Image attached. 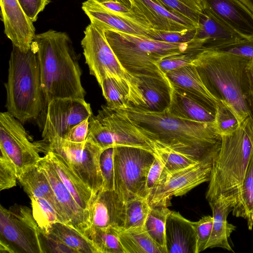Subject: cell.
I'll use <instances>...</instances> for the list:
<instances>
[{
    "label": "cell",
    "instance_id": "obj_1",
    "mask_svg": "<svg viewBox=\"0 0 253 253\" xmlns=\"http://www.w3.org/2000/svg\"><path fill=\"white\" fill-rule=\"evenodd\" d=\"M126 112L149 144L168 147L199 162L215 155L221 136L214 123L191 121L177 117L167 109L157 112L133 106L121 109Z\"/></svg>",
    "mask_w": 253,
    "mask_h": 253
},
{
    "label": "cell",
    "instance_id": "obj_2",
    "mask_svg": "<svg viewBox=\"0 0 253 253\" xmlns=\"http://www.w3.org/2000/svg\"><path fill=\"white\" fill-rule=\"evenodd\" d=\"M31 47L39 60L46 106L56 98L84 99L79 58L66 33L50 29L36 34Z\"/></svg>",
    "mask_w": 253,
    "mask_h": 253
},
{
    "label": "cell",
    "instance_id": "obj_3",
    "mask_svg": "<svg viewBox=\"0 0 253 253\" xmlns=\"http://www.w3.org/2000/svg\"><path fill=\"white\" fill-rule=\"evenodd\" d=\"M251 59L232 53L203 48L192 65L207 88L224 101L239 124L250 115L247 68Z\"/></svg>",
    "mask_w": 253,
    "mask_h": 253
},
{
    "label": "cell",
    "instance_id": "obj_4",
    "mask_svg": "<svg viewBox=\"0 0 253 253\" xmlns=\"http://www.w3.org/2000/svg\"><path fill=\"white\" fill-rule=\"evenodd\" d=\"M253 152V118L250 115L231 134L221 136L206 193L209 202L219 198L236 204Z\"/></svg>",
    "mask_w": 253,
    "mask_h": 253
},
{
    "label": "cell",
    "instance_id": "obj_5",
    "mask_svg": "<svg viewBox=\"0 0 253 253\" xmlns=\"http://www.w3.org/2000/svg\"><path fill=\"white\" fill-rule=\"evenodd\" d=\"M104 34L121 65L135 77L148 76L169 80L158 66L160 60L188 50L203 48L196 39L187 42L170 43L111 28L104 29Z\"/></svg>",
    "mask_w": 253,
    "mask_h": 253
},
{
    "label": "cell",
    "instance_id": "obj_6",
    "mask_svg": "<svg viewBox=\"0 0 253 253\" xmlns=\"http://www.w3.org/2000/svg\"><path fill=\"white\" fill-rule=\"evenodd\" d=\"M5 84V107L22 124L37 118L45 105L38 55L31 47L27 52L12 45Z\"/></svg>",
    "mask_w": 253,
    "mask_h": 253
},
{
    "label": "cell",
    "instance_id": "obj_7",
    "mask_svg": "<svg viewBox=\"0 0 253 253\" xmlns=\"http://www.w3.org/2000/svg\"><path fill=\"white\" fill-rule=\"evenodd\" d=\"M81 45L90 74L95 77L100 86L105 78H114L128 91L130 105L144 107L145 100L138 78L121 65L106 39L104 29L90 22L85 28Z\"/></svg>",
    "mask_w": 253,
    "mask_h": 253
},
{
    "label": "cell",
    "instance_id": "obj_8",
    "mask_svg": "<svg viewBox=\"0 0 253 253\" xmlns=\"http://www.w3.org/2000/svg\"><path fill=\"white\" fill-rule=\"evenodd\" d=\"M87 139L102 150L129 146L143 148L153 152L146 138L125 111L103 105L96 116L89 118Z\"/></svg>",
    "mask_w": 253,
    "mask_h": 253
},
{
    "label": "cell",
    "instance_id": "obj_9",
    "mask_svg": "<svg viewBox=\"0 0 253 253\" xmlns=\"http://www.w3.org/2000/svg\"><path fill=\"white\" fill-rule=\"evenodd\" d=\"M155 158L153 152L143 148L114 147V190L124 202L148 198L146 180Z\"/></svg>",
    "mask_w": 253,
    "mask_h": 253
},
{
    "label": "cell",
    "instance_id": "obj_10",
    "mask_svg": "<svg viewBox=\"0 0 253 253\" xmlns=\"http://www.w3.org/2000/svg\"><path fill=\"white\" fill-rule=\"evenodd\" d=\"M0 253H43L40 229L27 206H0Z\"/></svg>",
    "mask_w": 253,
    "mask_h": 253
},
{
    "label": "cell",
    "instance_id": "obj_11",
    "mask_svg": "<svg viewBox=\"0 0 253 253\" xmlns=\"http://www.w3.org/2000/svg\"><path fill=\"white\" fill-rule=\"evenodd\" d=\"M46 150L60 155L91 190L94 198L102 190L103 179L99 159L103 150L92 141L86 138L84 142H75L56 138L47 143Z\"/></svg>",
    "mask_w": 253,
    "mask_h": 253
},
{
    "label": "cell",
    "instance_id": "obj_12",
    "mask_svg": "<svg viewBox=\"0 0 253 253\" xmlns=\"http://www.w3.org/2000/svg\"><path fill=\"white\" fill-rule=\"evenodd\" d=\"M46 146L42 140L32 142L22 123L8 111L0 113V150L14 164L18 177L37 165Z\"/></svg>",
    "mask_w": 253,
    "mask_h": 253
},
{
    "label": "cell",
    "instance_id": "obj_13",
    "mask_svg": "<svg viewBox=\"0 0 253 253\" xmlns=\"http://www.w3.org/2000/svg\"><path fill=\"white\" fill-rule=\"evenodd\" d=\"M92 115L90 105L84 99L64 98L51 100L47 105L42 141L47 143L56 138L65 139L74 126Z\"/></svg>",
    "mask_w": 253,
    "mask_h": 253
},
{
    "label": "cell",
    "instance_id": "obj_14",
    "mask_svg": "<svg viewBox=\"0 0 253 253\" xmlns=\"http://www.w3.org/2000/svg\"><path fill=\"white\" fill-rule=\"evenodd\" d=\"M215 155L168 175L149 194L150 206L168 207L173 197L184 195L199 185L209 181L212 162Z\"/></svg>",
    "mask_w": 253,
    "mask_h": 253
},
{
    "label": "cell",
    "instance_id": "obj_15",
    "mask_svg": "<svg viewBox=\"0 0 253 253\" xmlns=\"http://www.w3.org/2000/svg\"><path fill=\"white\" fill-rule=\"evenodd\" d=\"M49 180L62 207L67 224L85 236L90 226L89 212L82 209L64 185L48 157L45 154L37 164Z\"/></svg>",
    "mask_w": 253,
    "mask_h": 253
},
{
    "label": "cell",
    "instance_id": "obj_16",
    "mask_svg": "<svg viewBox=\"0 0 253 253\" xmlns=\"http://www.w3.org/2000/svg\"><path fill=\"white\" fill-rule=\"evenodd\" d=\"M1 20L4 33L12 45L27 52L36 35L33 22L29 18L18 0H0Z\"/></svg>",
    "mask_w": 253,
    "mask_h": 253
},
{
    "label": "cell",
    "instance_id": "obj_17",
    "mask_svg": "<svg viewBox=\"0 0 253 253\" xmlns=\"http://www.w3.org/2000/svg\"><path fill=\"white\" fill-rule=\"evenodd\" d=\"M131 9L157 31L181 32L195 30L198 25L170 11L153 0H131Z\"/></svg>",
    "mask_w": 253,
    "mask_h": 253
},
{
    "label": "cell",
    "instance_id": "obj_18",
    "mask_svg": "<svg viewBox=\"0 0 253 253\" xmlns=\"http://www.w3.org/2000/svg\"><path fill=\"white\" fill-rule=\"evenodd\" d=\"M89 211L90 226L112 227L120 231L124 229L126 203L114 190H101L94 199Z\"/></svg>",
    "mask_w": 253,
    "mask_h": 253
},
{
    "label": "cell",
    "instance_id": "obj_19",
    "mask_svg": "<svg viewBox=\"0 0 253 253\" xmlns=\"http://www.w3.org/2000/svg\"><path fill=\"white\" fill-rule=\"evenodd\" d=\"M205 8L245 39H253V12L239 0H204Z\"/></svg>",
    "mask_w": 253,
    "mask_h": 253
},
{
    "label": "cell",
    "instance_id": "obj_20",
    "mask_svg": "<svg viewBox=\"0 0 253 253\" xmlns=\"http://www.w3.org/2000/svg\"><path fill=\"white\" fill-rule=\"evenodd\" d=\"M82 8L91 23L103 29H114L150 39L157 31L134 24L105 7L99 0H86L82 3Z\"/></svg>",
    "mask_w": 253,
    "mask_h": 253
},
{
    "label": "cell",
    "instance_id": "obj_21",
    "mask_svg": "<svg viewBox=\"0 0 253 253\" xmlns=\"http://www.w3.org/2000/svg\"><path fill=\"white\" fill-rule=\"evenodd\" d=\"M167 253H196V237L193 221L178 212L170 211L165 231Z\"/></svg>",
    "mask_w": 253,
    "mask_h": 253
},
{
    "label": "cell",
    "instance_id": "obj_22",
    "mask_svg": "<svg viewBox=\"0 0 253 253\" xmlns=\"http://www.w3.org/2000/svg\"><path fill=\"white\" fill-rule=\"evenodd\" d=\"M196 39L203 43L204 48L216 49L244 38L205 8L200 15Z\"/></svg>",
    "mask_w": 253,
    "mask_h": 253
},
{
    "label": "cell",
    "instance_id": "obj_23",
    "mask_svg": "<svg viewBox=\"0 0 253 253\" xmlns=\"http://www.w3.org/2000/svg\"><path fill=\"white\" fill-rule=\"evenodd\" d=\"M171 84L178 87L215 112L218 100L204 84L195 66L192 64L168 72Z\"/></svg>",
    "mask_w": 253,
    "mask_h": 253
},
{
    "label": "cell",
    "instance_id": "obj_24",
    "mask_svg": "<svg viewBox=\"0 0 253 253\" xmlns=\"http://www.w3.org/2000/svg\"><path fill=\"white\" fill-rule=\"evenodd\" d=\"M170 105L167 110L172 115L185 120L213 123L215 111L182 89L172 85Z\"/></svg>",
    "mask_w": 253,
    "mask_h": 253
},
{
    "label": "cell",
    "instance_id": "obj_25",
    "mask_svg": "<svg viewBox=\"0 0 253 253\" xmlns=\"http://www.w3.org/2000/svg\"><path fill=\"white\" fill-rule=\"evenodd\" d=\"M209 203L212 212L213 224L206 249L217 247L234 252L229 244V239L236 227L228 222L227 216L232 211L235 203L223 198Z\"/></svg>",
    "mask_w": 253,
    "mask_h": 253
},
{
    "label": "cell",
    "instance_id": "obj_26",
    "mask_svg": "<svg viewBox=\"0 0 253 253\" xmlns=\"http://www.w3.org/2000/svg\"><path fill=\"white\" fill-rule=\"evenodd\" d=\"M45 154L78 205L89 212L90 207L95 198L91 190L74 173L60 155L50 151H47Z\"/></svg>",
    "mask_w": 253,
    "mask_h": 253
},
{
    "label": "cell",
    "instance_id": "obj_27",
    "mask_svg": "<svg viewBox=\"0 0 253 253\" xmlns=\"http://www.w3.org/2000/svg\"><path fill=\"white\" fill-rule=\"evenodd\" d=\"M18 180L29 197L45 199L57 212L63 223L68 224L49 180L37 165L20 175Z\"/></svg>",
    "mask_w": 253,
    "mask_h": 253
},
{
    "label": "cell",
    "instance_id": "obj_28",
    "mask_svg": "<svg viewBox=\"0 0 253 253\" xmlns=\"http://www.w3.org/2000/svg\"><path fill=\"white\" fill-rule=\"evenodd\" d=\"M137 78L138 86L145 100L144 107L142 109L157 112L168 109L170 103L172 91L169 81L148 76Z\"/></svg>",
    "mask_w": 253,
    "mask_h": 253
},
{
    "label": "cell",
    "instance_id": "obj_29",
    "mask_svg": "<svg viewBox=\"0 0 253 253\" xmlns=\"http://www.w3.org/2000/svg\"><path fill=\"white\" fill-rule=\"evenodd\" d=\"M119 237L125 253H166L143 227L122 230L120 232Z\"/></svg>",
    "mask_w": 253,
    "mask_h": 253
},
{
    "label": "cell",
    "instance_id": "obj_30",
    "mask_svg": "<svg viewBox=\"0 0 253 253\" xmlns=\"http://www.w3.org/2000/svg\"><path fill=\"white\" fill-rule=\"evenodd\" d=\"M232 214L247 220L248 227H253V152L246 174L236 197Z\"/></svg>",
    "mask_w": 253,
    "mask_h": 253
},
{
    "label": "cell",
    "instance_id": "obj_31",
    "mask_svg": "<svg viewBox=\"0 0 253 253\" xmlns=\"http://www.w3.org/2000/svg\"><path fill=\"white\" fill-rule=\"evenodd\" d=\"M49 232L76 253H98L88 238L68 224L60 222L54 223Z\"/></svg>",
    "mask_w": 253,
    "mask_h": 253
},
{
    "label": "cell",
    "instance_id": "obj_32",
    "mask_svg": "<svg viewBox=\"0 0 253 253\" xmlns=\"http://www.w3.org/2000/svg\"><path fill=\"white\" fill-rule=\"evenodd\" d=\"M120 232L112 227L90 226L85 236L91 241L98 253H125L120 240Z\"/></svg>",
    "mask_w": 253,
    "mask_h": 253
},
{
    "label": "cell",
    "instance_id": "obj_33",
    "mask_svg": "<svg viewBox=\"0 0 253 253\" xmlns=\"http://www.w3.org/2000/svg\"><path fill=\"white\" fill-rule=\"evenodd\" d=\"M149 145L154 155L163 165L165 179L168 175L198 162L168 147L153 142L149 143Z\"/></svg>",
    "mask_w": 253,
    "mask_h": 253
},
{
    "label": "cell",
    "instance_id": "obj_34",
    "mask_svg": "<svg viewBox=\"0 0 253 253\" xmlns=\"http://www.w3.org/2000/svg\"><path fill=\"white\" fill-rule=\"evenodd\" d=\"M171 211L168 207L157 206L150 209L144 225V228L153 240L166 253L165 231L167 217Z\"/></svg>",
    "mask_w": 253,
    "mask_h": 253
},
{
    "label": "cell",
    "instance_id": "obj_35",
    "mask_svg": "<svg viewBox=\"0 0 253 253\" xmlns=\"http://www.w3.org/2000/svg\"><path fill=\"white\" fill-rule=\"evenodd\" d=\"M33 217L41 231L49 233L52 225L62 221L57 212L45 199L29 196Z\"/></svg>",
    "mask_w": 253,
    "mask_h": 253
},
{
    "label": "cell",
    "instance_id": "obj_36",
    "mask_svg": "<svg viewBox=\"0 0 253 253\" xmlns=\"http://www.w3.org/2000/svg\"><path fill=\"white\" fill-rule=\"evenodd\" d=\"M100 86L108 107L125 109L129 105L128 91L116 79L106 78Z\"/></svg>",
    "mask_w": 253,
    "mask_h": 253
},
{
    "label": "cell",
    "instance_id": "obj_37",
    "mask_svg": "<svg viewBox=\"0 0 253 253\" xmlns=\"http://www.w3.org/2000/svg\"><path fill=\"white\" fill-rule=\"evenodd\" d=\"M150 206L147 197H138L126 202V219L124 230L144 227Z\"/></svg>",
    "mask_w": 253,
    "mask_h": 253
},
{
    "label": "cell",
    "instance_id": "obj_38",
    "mask_svg": "<svg viewBox=\"0 0 253 253\" xmlns=\"http://www.w3.org/2000/svg\"><path fill=\"white\" fill-rule=\"evenodd\" d=\"M213 123L215 130L221 136L231 134L240 125L231 110L222 100L217 104Z\"/></svg>",
    "mask_w": 253,
    "mask_h": 253
},
{
    "label": "cell",
    "instance_id": "obj_39",
    "mask_svg": "<svg viewBox=\"0 0 253 253\" xmlns=\"http://www.w3.org/2000/svg\"><path fill=\"white\" fill-rule=\"evenodd\" d=\"M202 49H192L167 56L158 62V66L166 75L169 71L191 65L197 54Z\"/></svg>",
    "mask_w": 253,
    "mask_h": 253
},
{
    "label": "cell",
    "instance_id": "obj_40",
    "mask_svg": "<svg viewBox=\"0 0 253 253\" xmlns=\"http://www.w3.org/2000/svg\"><path fill=\"white\" fill-rule=\"evenodd\" d=\"M114 147L104 150L100 156V169L103 179V190H114Z\"/></svg>",
    "mask_w": 253,
    "mask_h": 253
},
{
    "label": "cell",
    "instance_id": "obj_41",
    "mask_svg": "<svg viewBox=\"0 0 253 253\" xmlns=\"http://www.w3.org/2000/svg\"><path fill=\"white\" fill-rule=\"evenodd\" d=\"M18 176L15 166L2 150L0 156V190L9 189L16 185Z\"/></svg>",
    "mask_w": 253,
    "mask_h": 253
},
{
    "label": "cell",
    "instance_id": "obj_42",
    "mask_svg": "<svg viewBox=\"0 0 253 253\" xmlns=\"http://www.w3.org/2000/svg\"><path fill=\"white\" fill-rule=\"evenodd\" d=\"M193 223L196 237V253H199L206 249L212 231L213 217L204 216Z\"/></svg>",
    "mask_w": 253,
    "mask_h": 253
},
{
    "label": "cell",
    "instance_id": "obj_43",
    "mask_svg": "<svg viewBox=\"0 0 253 253\" xmlns=\"http://www.w3.org/2000/svg\"><path fill=\"white\" fill-rule=\"evenodd\" d=\"M40 238L43 253H76L50 233L40 230Z\"/></svg>",
    "mask_w": 253,
    "mask_h": 253
},
{
    "label": "cell",
    "instance_id": "obj_44",
    "mask_svg": "<svg viewBox=\"0 0 253 253\" xmlns=\"http://www.w3.org/2000/svg\"><path fill=\"white\" fill-rule=\"evenodd\" d=\"M196 29L181 32L157 31L151 39L170 43L190 42L196 39Z\"/></svg>",
    "mask_w": 253,
    "mask_h": 253
},
{
    "label": "cell",
    "instance_id": "obj_45",
    "mask_svg": "<svg viewBox=\"0 0 253 253\" xmlns=\"http://www.w3.org/2000/svg\"><path fill=\"white\" fill-rule=\"evenodd\" d=\"M167 9L175 12L197 24L200 13L193 9L179 0H153Z\"/></svg>",
    "mask_w": 253,
    "mask_h": 253
},
{
    "label": "cell",
    "instance_id": "obj_46",
    "mask_svg": "<svg viewBox=\"0 0 253 253\" xmlns=\"http://www.w3.org/2000/svg\"><path fill=\"white\" fill-rule=\"evenodd\" d=\"M215 50L232 53L253 60V39H244Z\"/></svg>",
    "mask_w": 253,
    "mask_h": 253
},
{
    "label": "cell",
    "instance_id": "obj_47",
    "mask_svg": "<svg viewBox=\"0 0 253 253\" xmlns=\"http://www.w3.org/2000/svg\"><path fill=\"white\" fill-rule=\"evenodd\" d=\"M18 0L27 16L33 22L37 21L39 14L51 1V0Z\"/></svg>",
    "mask_w": 253,
    "mask_h": 253
},
{
    "label": "cell",
    "instance_id": "obj_48",
    "mask_svg": "<svg viewBox=\"0 0 253 253\" xmlns=\"http://www.w3.org/2000/svg\"><path fill=\"white\" fill-rule=\"evenodd\" d=\"M163 171L164 167L162 163L155 156L146 180V188L148 195L150 192L160 184Z\"/></svg>",
    "mask_w": 253,
    "mask_h": 253
},
{
    "label": "cell",
    "instance_id": "obj_49",
    "mask_svg": "<svg viewBox=\"0 0 253 253\" xmlns=\"http://www.w3.org/2000/svg\"><path fill=\"white\" fill-rule=\"evenodd\" d=\"M89 119H86L74 126L69 132L66 140L75 142H82L87 138L88 132Z\"/></svg>",
    "mask_w": 253,
    "mask_h": 253
},
{
    "label": "cell",
    "instance_id": "obj_50",
    "mask_svg": "<svg viewBox=\"0 0 253 253\" xmlns=\"http://www.w3.org/2000/svg\"><path fill=\"white\" fill-rule=\"evenodd\" d=\"M106 7L118 14H122L124 17L128 18L133 15L135 12L125 4L111 0H99Z\"/></svg>",
    "mask_w": 253,
    "mask_h": 253
},
{
    "label": "cell",
    "instance_id": "obj_51",
    "mask_svg": "<svg viewBox=\"0 0 253 253\" xmlns=\"http://www.w3.org/2000/svg\"><path fill=\"white\" fill-rule=\"evenodd\" d=\"M247 72L250 82L249 105L250 115L253 118V60H251L249 63Z\"/></svg>",
    "mask_w": 253,
    "mask_h": 253
},
{
    "label": "cell",
    "instance_id": "obj_52",
    "mask_svg": "<svg viewBox=\"0 0 253 253\" xmlns=\"http://www.w3.org/2000/svg\"><path fill=\"white\" fill-rule=\"evenodd\" d=\"M186 5H188L193 9L200 13V14L203 11L204 9L202 8L200 5L196 3L193 0H179Z\"/></svg>",
    "mask_w": 253,
    "mask_h": 253
},
{
    "label": "cell",
    "instance_id": "obj_53",
    "mask_svg": "<svg viewBox=\"0 0 253 253\" xmlns=\"http://www.w3.org/2000/svg\"><path fill=\"white\" fill-rule=\"evenodd\" d=\"M115 1L121 2L126 6L131 8V0H111Z\"/></svg>",
    "mask_w": 253,
    "mask_h": 253
},
{
    "label": "cell",
    "instance_id": "obj_54",
    "mask_svg": "<svg viewBox=\"0 0 253 253\" xmlns=\"http://www.w3.org/2000/svg\"><path fill=\"white\" fill-rule=\"evenodd\" d=\"M243 3L248 6H253V0H239Z\"/></svg>",
    "mask_w": 253,
    "mask_h": 253
},
{
    "label": "cell",
    "instance_id": "obj_55",
    "mask_svg": "<svg viewBox=\"0 0 253 253\" xmlns=\"http://www.w3.org/2000/svg\"><path fill=\"white\" fill-rule=\"evenodd\" d=\"M196 3H197L199 5H200L202 8L205 9V4L204 0H193Z\"/></svg>",
    "mask_w": 253,
    "mask_h": 253
}]
</instances>
